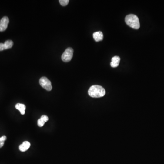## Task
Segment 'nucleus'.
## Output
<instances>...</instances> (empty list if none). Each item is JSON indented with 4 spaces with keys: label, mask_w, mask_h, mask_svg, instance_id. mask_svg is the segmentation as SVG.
<instances>
[{
    "label": "nucleus",
    "mask_w": 164,
    "mask_h": 164,
    "mask_svg": "<svg viewBox=\"0 0 164 164\" xmlns=\"http://www.w3.org/2000/svg\"><path fill=\"white\" fill-rule=\"evenodd\" d=\"M31 144L29 142L27 141H24L19 146L20 150L22 152H25L29 148Z\"/></svg>",
    "instance_id": "obj_8"
},
{
    "label": "nucleus",
    "mask_w": 164,
    "mask_h": 164,
    "mask_svg": "<svg viewBox=\"0 0 164 164\" xmlns=\"http://www.w3.org/2000/svg\"><path fill=\"white\" fill-rule=\"evenodd\" d=\"M105 90L101 86L95 85L92 86L89 89V95L92 98H101L105 95Z\"/></svg>",
    "instance_id": "obj_1"
},
{
    "label": "nucleus",
    "mask_w": 164,
    "mask_h": 164,
    "mask_svg": "<svg viewBox=\"0 0 164 164\" xmlns=\"http://www.w3.org/2000/svg\"><path fill=\"white\" fill-rule=\"evenodd\" d=\"M93 38L96 42H99L103 40V38H104L103 32L101 31L95 32L93 34Z\"/></svg>",
    "instance_id": "obj_7"
},
{
    "label": "nucleus",
    "mask_w": 164,
    "mask_h": 164,
    "mask_svg": "<svg viewBox=\"0 0 164 164\" xmlns=\"http://www.w3.org/2000/svg\"><path fill=\"white\" fill-rule=\"evenodd\" d=\"M125 22L128 26L135 29H138L140 28L139 19L137 16L134 14H129L126 17Z\"/></svg>",
    "instance_id": "obj_2"
},
{
    "label": "nucleus",
    "mask_w": 164,
    "mask_h": 164,
    "mask_svg": "<svg viewBox=\"0 0 164 164\" xmlns=\"http://www.w3.org/2000/svg\"><path fill=\"white\" fill-rule=\"evenodd\" d=\"M60 4L62 6H66L68 4H69V0H59V1Z\"/></svg>",
    "instance_id": "obj_13"
},
{
    "label": "nucleus",
    "mask_w": 164,
    "mask_h": 164,
    "mask_svg": "<svg viewBox=\"0 0 164 164\" xmlns=\"http://www.w3.org/2000/svg\"><path fill=\"white\" fill-rule=\"evenodd\" d=\"M15 107L18 110H19L21 114L22 115H24L25 114V109H26V106L24 105V104H17V105H15Z\"/></svg>",
    "instance_id": "obj_10"
},
{
    "label": "nucleus",
    "mask_w": 164,
    "mask_h": 164,
    "mask_svg": "<svg viewBox=\"0 0 164 164\" xmlns=\"http://www.w3.org/2000/svg\"><path fill=\"white\" fill-rule=\"evenodd\" d=\"M73 50L72 48H67L62 55V59L64 62L70 61L73 57Z\"/></svg>",
    "instance_id": "obj_3"
},
{
    "label": "nucleus",
    "mask_w": 164,
    "mask_h": 164,
    "mask_svg": "<svg viewBox=\"0 0 164 164\" xmlns=\"http://www.w3.org/2000/svg\"><path fill=\"white\" fill-rule=\"evenodd\" d=\"M9 20L7 17H4L0 21V32H3L7 29Z\"/></svg>",
    "instance_id": "obj_5"
},
{
    "label": "nucleus",
    "mask_w": 164,
    "mask_h": 164,
    "mask_svg": "<svg viewBox=\"0 0 164 164\" xmlns=\"http://www.w3.org/2000/svg\"><path fill=\"white\" fill-rule=\"evenodd\" d=\"M7 139V137L5 136H2L0 138V148L4 146V142Z\"/></svg>",
    "instance_id": "obj_12"
},
{
    "label": "nucleus",
    "mask_w": 164,
    "mask_h": 164,
    "mask_svg": "<svg viewBox=\"0 0 164 164\" xmlns=\"http://www.w3.org/2000/svg\"><path fill=\"white\" fill-rule=\"evenodd\" d=\"M39 84L40 85L47 91H51L52 89V86L50 81L45 77H42L40 79Z\"/></svg>",
    "instance_id": "obj_4"
},
{
    "label": "nucleus",
    "mask_w": 164,
    "mask_h": 164,
    "mask_svg": "<svg viewBox=\"0 0 164 164\" xmlns=\"http://www.w3.org/2000/svg\"><path fill=\"white\" fill-rule=\"evenodd\" d=\"M120 58L119 56H115L113 57L110 62V65L112 68H116L119 65Z\"/></svg>",
    "instance_id": "obj_6"
},
{
    "label": "nucleus",
    "mask_w": 164,
    "mask_h": 164,
    "mask_svg": "<svg viewBox=\"0 0 164 164\" xmlns=\"http://www.w3.org/2000/svg\"><path fill=\"white\" fill-rule=\"evenodd\" d=\"M4 50H5V48H4V43H0V51H2Z\"/></svg>",
    "instance_id": "obj_14"
},
{
    "label": "nucleus",
    "mask_w": 164,
    "mask_h": 164,
    "mask_svg": "<svg viewBox=\"0 0 164 164\" xmlns=\"http://www.w3.org/2000/svg\"><path fill=\"white\" fill-rule=\"evenodd\" d=\"M13 42L10 40L6 41L5 43H4V48L5 49H11L13 46Z\"/></svg>",
    "instance_id": "obj_11"
},
{
    "label": "nucleus",
    "mask_w": 164,
    "mask_h": 164,
    "mask_svg": "<svg viewBox=\"0 0 164 164\" xmlns=\"http://www.w3.org/2000/svg\"><path fill=\"white\" fill-rule=\"evenodd\" d=\"M49 120V118L45 115L42 116L40 119L38 120V126L42 127L44 126L45 123Z\"/></svg>",
    "instance_id": "obj_9"
}]
</instances>
